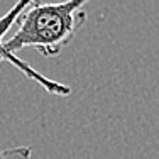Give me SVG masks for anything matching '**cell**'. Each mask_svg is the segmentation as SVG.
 <instances>
[{"label":"cell","mask_w":159,"mask_h":159,"mask_svg":"<svg viewBox=\"0 0 159 159\" xmlns=\"http://www.w3.org/2000/svg\"><path fill=\"white\" fill-rule=\"evenodd\" d=\"M88 2L92 0H63L54 3H39L37 0L31 3L19 16L16 34L5 43H0V61L14 63L25 76L36 80L54 95H70L71 90L68 86L36 73L27 63L16 58V52L32 48L44 58L58 56L86 22V12L83 7Z\"/></svg>","instance_id":"6da1fadb"},{"label":"cell","mask_w":159,"mask_h":159,"mask_svg":"<svg viewBox=\"0 0 159 159\" xmlns=\"http://www.w3.org/2000/svg\"><path fill=\"white\" fill-rule=\"evenodd\" d=\"M32 149L29 146H17L2 149L0 147V159H31Z\"/></svg>","instance_id":"7a4b0ae2"}]
</instances>
